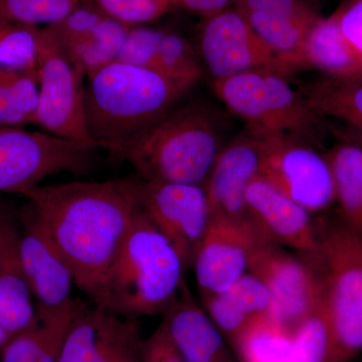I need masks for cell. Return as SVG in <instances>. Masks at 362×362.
I'll list each match as a JSON object with an SVG mask.
<instances>
[{"label":"cell","mask_w":362,"mask_h":362,"mask_svg":"<svg viewBox=\"0 0 362 362\" xmlns=\"http://www.w3.org/2000/svg\"><path fill=\"white\" fill-rule=\"evenodd\" d=\"M338 16L343 35L362 66V0H354Z\"/></svg>","instance_id":"e575fe53"},{"label":"cell","mask_w":362,"mask_h":362,"mask_svg":"<svg viewBox=\"0 0 362 362\" xmlns=\"http://www.w3.org/2000/svg\"><path fill=\"white\" fill-rule=\"evenodd\" d=\"M40 26L0 21V66L37 73Z\"/></svg>","instance_id":"83f0119b"},{"label":"cell","mask_w":362,"mask_h":362,"mask_svg":"<svg viewBox=\"0 0 362 362\" xmlns=\"http://www.w3.org/2000/svg\"><path fill=\"white\" fill-rule=\"evenodd\" d=\"M141 185L137 176L39 185L20 192L90 300L141 211Z\"/></svg>","instance_id":"6da1fadb"},{"label":"cell","mask_w":362,"mask_h":362,"mask_svg":"<svg viewBox=\"0 0 362 362\" xmlns=\"http://www.w3.org/2000/svg\"><path fill=\"white\" fill-rule=\"evenodd\" d=\"M140 204L142 213L178 252L185 269L192 268L213 216L204 185L142 180Z\"/></svg>","instance_id":"30bf717a"},{"label":"cell","mask_w":362,"mask_h":362,"mask_svg":"<svg viewBox=\"0 0 362 362\" xmlns=\"http://www.w3.org/2000/svg\"><path fill=\"white\" fill-rule=\"evenodd\" d=\"M156 70L114 62L86 84V126L90 141L116 159L175 108L189 90Z\"/></svg>","instance_id":"7a4b0ae2"},{"label":"cell","mask_w":362,"mask_h":362,"mask_svg":"<svg viewBox=\"0 0 362 362\" xmlns=\"http://www.w3.org/2000/svg\"><path fill=\"white\" fill-rule=\"evenodd\" d=\"M142 362H185L162 324L143 341Z\"/></svg>","instance_id":"836d02e7"},{"label":"cell","mask_w":362,"mask_h":362,"mask_svg":"<svg viewBox=\"0 0 362 362\" xmlns=\"http://www.w3.org/2000/svg\"><path fill=\"white\" fill-rule=\"evenodd\" d=\"M78 2L94 1V0H77Z\"/></svg>","instance_id":"ab89813d"},{"label":"cell","mask_w":362,"mask_h":362,"mask_svg":"<svg viewBox=\"0 0 362 362\" xmlns=\"http://www.w3.org/2000/svg\"><path fill=\"white\" fill-rule=\"evenodd\" d=\"M78 4L77 0H0V21L45 28L65 18Z\"/></svg>","instance_id":"4dcf8cb0"},{"label":"cell","mask_w":362,"mask_h":362,"mask_svg":"<svg viewBox=\"0 0 362 362\" xmlns=\"http://www.w3.org/2000/svg\"><path fill=\"white\" fill-rule=\"evenodd\" d=\"M85 304L74 299L62 308L37 306L35 321L4 345L0 362H59L69 330Z\"/></svg>","instance_id":"44dd1931"},{"label":"cell","mask_w":362,"mask_h":362,"mask_svg":"<svg viewBox=\"0 0 362 362\" xmlns=\"http://www.w3.org/2000/svg\"><path fill=\"white\" fill-rule=\"evenodd\" d=\"M96 146L16 126L0 127V192L20 194L62 173L88 175L96 168Z\"/></svg>","instance_id":"52a82bcc"},{"label":"cell","mask_w":362,"mask_h":362,"mask_svg":"<svg viewBox=\"0 0 362 362\" xmlns=\"http://www.w3.org/2000/svg\"><path fill=\"white\" fill-rule=\"evenodd\" d=\"M9 339H11V337H9V335L7 334L6 331L4 329L1 324H0V350L4 349V345L8 342Z\"/></svg>","instance_id":"8d00e7d4"},{"label":"cell","mask_w":362,"mask_h":362,"mask_svg":"<svg viewBox=\"0 0 362 362\" xmlns=\"http://www.w3.org/2000/svg\"><path fill=\"white\" fill-rule=\"evenodd\" d=\"M199 49L213 81L251 71H286L235 6L204 18Z\"/></svg>","instance_id":"4fadbf2b"},{"label":"cell","mask_w":362,"mask_h":362,"mask_svg":"<svg viewBox=\"0 0 362 362\" xmlns=\"http://www.w3.org/2000/svg\"><path fill=\"white\" fill-rule=\"evenodd\" d=\"M342 221L362 238V147L339 145L327 157Z\"/></svg>","instance_id":"cb8c5ba5"},{"label":"cell","mask_w":362,"mask_h":362,"mask_svg":"<svg viewBox=\"0 0 362 362\" xmlns=\"http://www.w3.org/2000/svg\"><path fill=\"white\" fill-rule=\"evenodd\" d=\"M316 113L328 114L346 121L362 132V82L322 83L306 97Z\"/></svg>","instance_id":"4316f807"},{"label":"cell","mask_w":362,"mask_h":362,"mask_svg":"<svg viewBox=\"0 0 362 362\" xmlns=\"http://www.w3.org/2000/svg\"><path fill=\"white\" fill-rule=\"evenodd\" d=\"M47 28L86 77L116 62L130 30L105 13L95 1L81 2Z\"/></svg>","instance_id":"9a60e30c"},{"label":"cell","mask_w":362,"mask_h":362,"mask_svg":"<svg viewBox=\"0 0 362 362\" xmlns=\"http://www.w3.org/2000/svg\"><path fill=\"white\" fill-rule=\"evenodd\" d=\"M247 214L271 242L294 250L307 261L318 249V232L312 214L281 192L263 176L246 192Z\"/></svg>","instance_id":"ac0fdd59"},{"label":"cell","mask_w":362,"mask_h":362,"mask_svg":"<svg viewBox=\"0 0 362 362\" xmlns=\"http://www.w3.org/2000/svg\"><path fill=\"white\" fill-rule=\"evenodd\" d=\"M162 325L185 362H238L225 337L183 284L177 300L162 314Z\"/></svg>","instance_id":"ffe728a7"},{"label":"cell","mask_w":362,"mask_h":362,"mask_svg":"<svg viewBox=\"0 0 362 362\" xmlns=\"http://www.w3.org/2000/svg\"><path fill=\"white\" fill-rule=\"evenodd\" d=\"M39 104L35 124L66 139L89 142L86 126V77L49 28H42L39 51Z\"/></svg>","instance_id":"ba28073f"},{"label":"cell","mask_w":362,"mask_h":362,"mask_svg":"<svg viewBox=\"0 0 362 362\" xmlns=\"http://www.w3.org/2000/svg\"><path fill=\"white\" fill-rule=\"evenodd\" d=\"M18 228L21 261L37 306L57 309L71 304L75 276L28 204L18 214Z\"/></svg>","instance_id":"e0dca14e"},{"label":"cell","mask_w":362,"mask_h":362,"mask_svg":"<svg viewBox=\"0 0 362 362\" xmlns=\"http://www.w3.org/2000/svg\"><path fill=\"white\" fill-rule=\"evenodd\" d=\"M304 62L305 66L338 77H352L362 71L361 61L343 35L338 13L319 18L312 26L305 44Z\"/></svg>","instance_id":"603a6c76"},{"label":"cell","mask_w":362,"mask_h":362,"mask_svg":"<svg viewBox=\"0 0 362 362\" xmlns=\"http://www.w3.org/2000/svg\"><path fill=\"white\" fill-rule=\"evenodd\" d=\"M204 310L232 344L252 321L271 313V296L266 285L247 272L225 291L201 297Z\"/></svg>","instance_id":"7402d4cb"},{"label":"cell","mask_w":362,"mask_h":362,"mask_svg":"<svg viewBox=\"0 0 362 362\" xmlns=\"http://www.w3.org/2000/svg\"><path fill=\"white\" fill-rule=\"evenodd\" d=\"M39 74L0 66V127L35 123Z\"/></svg>","instance_id":"484cf974"},{"label":"cell","mask_w":362,"mask_h":362,"mask_svg":"<svg viewBox=\"0 0 362 362\" xmlns=\"http://www.w3.org/2000/svg\"><path fill=\"white\" fill-rule=\"evenodd\" d=\"M218 121L206 107H175L128 150L138 176L151 182L204 185L221 148Z\"/></svg>","instance_id":"277c9868"},{"label":"cell","mask_w":362,"mask_h":362,"mask_svg":"<svg viewBox=\"0 0 362 362\" xmlns=\"http://www.w3.org/2000/svg\"><path fill=\"white\" fill-rule=\"evenodd\" d=\"M137 318L85 304L66 335L59 362H142Z\"/></svg>","instance_id":"5bb4252c"},{"label":"cell","mask_w":362,"mask_h":362,"mask_svg":"<svg viewBox=\"0 0 362 362\" xmlns=\"http://www.w3.org/2000/svg\"><path fill=\"white\" fill-rule=\"evenodd\" d=\"M317 232L318 249L309 262L320 279L331 362H349L362 351V238L342 221L317 226Z\"/></svg>","instance_id":"5b68a950"},{"label":"cell","mask_w":362,"mask_h":362,"mask_svg":"<svg viewBox=\"0 0 362 362\" xmlns=\"http://www.w3.org/2000/svg\"><path fill=\"white\" fill-rule=\"evenodd\" d=\"M292 331L268 314L252 321L232 343L238 362H289Z\"/></svg>","instance_id":"d4e9b609"},{"label":"cell","mask_w":362,"mask_h":362,"mask_svg":"<svg viewBox=\"0 0 362 362\" xmlns=\"http://www.w3.org/2000/svg\"><path fill=\"white\" fill-rule=\"evenodd\" d=\"M165 30L150 25L130 28L116 62L156 70L157 54Z\"/></svg>","instance_id":"d6a6232c"},{"label":"cell","mask_w":362,"mask_h":362,"mask_svg":"<svg viewBox=\"0 0 362 362\" xmlns=\"http://www.w3.org/2000/svg\"><path fill=\"white\" fill-rule=\"evenodd\" d=\"M235 0H177V4L178 6H182L190 13L206 18L230 8L232 4H235Z\"/></svg>","instance_id":"d590c367"},{"label":"cell","mask_w":362,"mask_h":362,"mask_svg":"<svg viewBox=\"0 0 362 362\" xmlns=\"http://www.w3.org/2000/svg\"><path fill=\"white\" fill-rule=\"evenodd\" d=\"M20 252L18 216L0 214V324L9 337L30 327L37 316Z\"/></svg>","instance_id":"d6986e66"},{"label":"cell","mask_w":362,"mask_h":362,"mask_svg":"<svg viewBox=\"0 0 362 362\" xmlns=\"http://www.w3.org/2000/svg\"><path fill=\"white\" fill-rule=\"evenodd\" d=\"M289 362H331L332 339L321 306L292 331Z\"/></svg>","instance_id":"f546056e"},{"label":"cell","mask_w":362,"mask_h":362,"mask_svg":"<svg viewBox=\"0 0 362 362\" xmlns=\"http://www.w3.org/2000/svg\"><path fill=\"white\" fill-rule=\"evenodd\" d=\"M261 176L312 214L335 202L327 157L290 136H266Z\"/></svg>","instance_id":"8fae6325"},{"label":"cell","mask_w":362,"mask_h":362,"mask_svg":"<svg viewBox=\"0 0 362 362\" xmlns=\"http://www.w3.org/2000/svg\"><path fill=\"white\" fill-rule=\"evenodd\" d=\"M187 270L173 245L142 211L90 301L121 315H162L180 296Z\"/></svg>","instance_id":"3957f363"},{"label":"cell","mask_w":362,"mask_h":362,"mask_svg":"<svg viewBox=\"0 0 362 362\" xmlns=\"http://www.w3.org/2000/svg\"><path fill=\"white\" fill-rule=\"evenodd\" d=\"M156 71L188 89H192L202 75L201 62L192 45L182 35L166 30L159 45Z\"/></svg>","instance_id":"f1b7e54d"},{"label":"cell","mask_w":362,"mask_h":362,"mask_svg":"<svg viewBox=\"0 0 362 362\" xmlns=\"http://www.w3.org/2000/svg\"><path fill=\"white\" fill-rule=\"evenodd\" d=\"M267 240L251 218L211 216L192 265L201 297L223 292L242 278L252 254Z\"/></svg>","instance_id":"7c38bea8"},{"label":"cell","mask_w":362,"mask_h":362,"mask_svg":"<svg viewBox=\"0 0 362 362\" xmlns=\"http://www.w3.org/2000/svg\"><path fill=\"white\" fill-rule=\"evenodd\" d=\"M266 136L247 129L223 145L204 185L213 216L251 218L246 192L252 181L261 175Z\"/></svg>","instance_id":"2e32d148"},{"label":"cell","mask_w":362,"mask_h":362,"mask_svg":"<svg viewBox=\"0 0 362 362\" xmlns=\"http://www.w3.org/2000/svg\"><path fill=\"white\" fill-rule=\"evenodd\" d=\"M216 97L247 124L265 135L292 136L306 132L315 122L316 112L273 70H257L213 81Z\"/></svg>","instance_id":"8992f818"},{"label":"cell","mask_w":362,"mask_h":362,"mask_svg":"<svg viewBox=\"0 0 362 362\" xmlns=\"http://www.w3.org/2000/svg\"><path fill=\"white\" fill-rule=\"evenodd\" d=\"M357 136H358V137H357V144H359L361 145V146L362 147V132H359L358 131V133H357Z\"/></svg>","instance_id":"f35d334b"},{"label":"cell","mask_w":362,"mask_h":362,"mask_svg":"<svg viewBox=\"0 0 362 362\" xmlns=\"http://www.w3.org/2000/svg\"><path fill=\"white\" fill-rule=\"evenodd\" d=\"M249 272L270 293V315L290 331L321 306L320 279L313 265L271 240L257 247Z\"/></svg>","instance_id":"9c48e42d"},{"label":"cell","mask_w":362,"mask_h":362,"mask_svg":"<svg viewBox=\"0 0 362 362\" xmlns=\"http://www.w3.org/2000/svg\"><path fill=\"white\" fill-rule=\"evenodd\" d=\"M105 13L130 26L150 25L178 6L177 0H94Z\"/></svg>","instance_id":"1f68e13d"},{"label":"cell","mask_w":362,"mask_h":362,"mask_svg":"<svg viewBox=\"0 0 362 362\" xmlns=\"http://www.w3.org/2000/svg\"><path fill=\"white\" fill-rule=\"evenodd\" d=\"M9 207L6 206V204H4V202L0 201V214H2L4 213V211H6L7 209H8Z\"/></svg>","instance_id":"74e56055"}]
</instances>
